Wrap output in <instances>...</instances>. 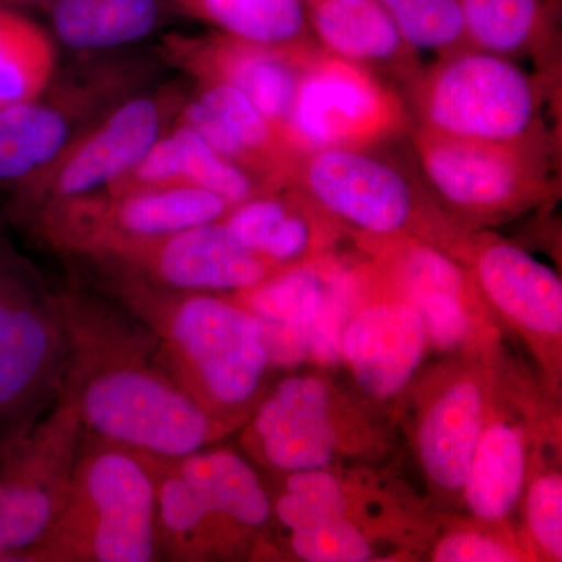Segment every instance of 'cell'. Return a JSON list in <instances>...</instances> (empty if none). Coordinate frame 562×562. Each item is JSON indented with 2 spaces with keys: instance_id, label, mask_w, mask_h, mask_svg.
Listing matches in <instances>:
<instances>
[{
  "instance_id": "obj_1",
  "label": "cell",
  "mask_w": 562,
  "mask_h": 562,
  "mask_svg": "<svg viewBox=\"0 0 562 562\" xmlns=\"http://www.w3.org/2000/svg\"><path fill=\"white\" fill-rule=\"evenodd\" d=\"M158 553L151 462L111 443L74 465L65 505L31 560L150 562Z\"/></svg>"
},
{
  "instance_id": "obj_2",
  "label": "cell",
  "mask_w": 562,
  "mask_h": 562,
  "mask_svg": "<svg viewBox=\"0 0 562 562\" xmlns=\"http://www.w3.org/2000/svg\"><path fill=\"white\" fill-rule=\"evenodd\" d=\"M68 347L60 306L0 236V452L24 439L49 406Z\"/></svg>"
},
{
  "instance_id": "obj_3",
  "label": "cell",
  "mask_w": 562,
  "mask_h": 562,
  "mask_svg": "<svg viewBox=\"0 0 562 562\" xmlns=\"http://www.w3.org/2000/svg\"><path fill=\"white\" fill-rule=\"evenodd\" d=\"M77 417L106 442L144 457H187L221 430L179 384L166 382L140 362H105L81 384Z\"/></svg>"
},
{
  "instance_id": "obj_4",
  "label": "cell",
  "mask_w": 562,
  "mask_h": 562,
  "mask_svg": "<svg viewBox=\"0 0 562 562\" xmlns=\"http://www.w3.org/2000/svg\"><path fill=\"white\" fill-rule=\"evenodd\" d=\"M168 316L166 353L181 390L213 417L249 403L271 362L257 317L206 294L177 299Z\"/></svg>"
},
{
  "instance_id": "obj_5",
  "label": "cell",
  "mask_w": 562,
  "mask_h": 562,
  "mask_svg": "<svg viewBox=\"0 0 562 562\" xmlns=\"http://www.w3.org/2000/svg\"><path fill=\"white\" fill-rule=\"evenodd\" d=\"M231 206L220 195L192 187L105 191L58 201L49 222L63 241L103 255L220 221Z\"/></svg>"
},
{
  "instance_id": "obj_6",
  "label": "cell",
  "mask_w": 562,
  "mask_h": 562,
  "mask_svg": "<svg viewBox=\"0 0 562 562\" xmlns=\"http://www.w3.org/2000/svg\"><path fill=\"white\" fill-rule=\"evenodd\" d=\"M0 452V561H29L68 495L76 408Z\"/></svg>"
},
{
  "instance_id": "obj_7",
  "label": "cell",
  "mask_w": 562,
  "mask_h": 562,
  "mask_svg": "<svg viewBox=\"0 0 562 562\" xmlns=\"http://www.w3.org/2000/svg\"><path fill=\"white\" fill-rule=\"evenodd\" d=\"M425 113L441 136L506 144L530 127L535 92L522 70L505 58L462 55L432 80Z\"/></svg>"
},
{
  "instance_id": "obj_8",
  "label": "cell",
  "mask_w": 562,
  "mask_h": 562,
  "mask_svg": "<svg viewBox=\"0 0 562 562\" xmlns=\"http://www.w3.org/2000/svg\"><path fill=\"white\" fill-rule=\"evenodd\" d=\"M183 291H247L271 277V262L243 246L224 222L195 225L110 251Z\"/></svg>"
},
{
  "instance_id": "obj_9",
  "label": "cell",
  "mask_w": 562,
  "mask_h": 562,
  "mask_svg": "<svg viewBox=\"0 0 562 562\" xmlns=\"http://www.w3.org/2000/svg\"><path fill=\"white\" fill-rule=\"evenodd\" d=\"M236 36L165 41V54L177 66L202 81H221L243 92L258 110L288 136L299 79L294 65L281 49ZM290 139V138H288Z\"/></svg>"
},
{
  "instance_id": "obj_10",
  "label": "cell",
  "mask_w": 562,
  "mask_h": 562,
  "mask_svg": "<svg viewBox=\"0 0 562 562\" xmlns=\"http://www.w3.org/2000/svg\"><path fill=\"white\" fill-rule=\"evenodd\" d=\"M162 111L149 98L133 99L110 114L95 131L72 144L32 181L58 201L91 194L131 171L157 143Z\"/></svg>"
},
{
  "instance_id": "obj_11",
  "label": "cell",
  "mask_w": 562,
  "mask_h": 562,
  "mask_svg": "<svg viewBox=\"0 0 562 562\" xmlns=\"http://www.w3.org/2000/svg\"><path fill=\"white\" fill-rule=\"evenodd\" d=\"M305 181L325 209L364 231L395 233L412 220L413 191L405 177L350 147L319 150L306 166Z\"/></svg>"
},
{
  "instance_id": "obj_12",
  "label": "cell",
  "mask_w": 562,
  "mask_h": 562,
  "mask_svg": "<svg viewBox=\"0 0 562 562\" xmlns=\"http://www.w3.org/2000/svg\"><path fill=\"white\" fill-rule=\"evenodd\" d=\"M251 435L262 460L279 471L328 468L338 450L330 392L317 376L284 380L261 403Z\"/></svg>"
},
{
  "instance_id": "obj_13",
  "label": "cell",
  "mask_w": 562,
  "mask_h": 562,
  "mask_svg": "<svg viewBox=\"0 0 562 562\" xmlns=\"http://www.w3.org/2000/svg\"><path fill=\"white\" fill-rule=\"evenodd\" d=\"M382 92L360 70L331 61L299 81L288 138L314 149L349 147L382 128Z\"/></svg>"
},
{
  "instance_id": "obj_14",
  "label": "cell",
  "mask_w": 562,
  "mask_h": 562,
  "mask_svg": "<svg viewBox=\"0 0 562 562\" xmlns=\"http://www.w3.org/2000/svg\"><path fill=\"white\" fill-rule=\"evenodd\" d=\"M427 341L412 303L391 301L361 310L342 331L341 349L362 391L384 401L412 380Z\"/></svg>"
},
{
  "instance_id": "obj_15",
  "label": "cell",
  "mask_w": 562,
  "mask_h": 562,
  "mask_svg": "<svg viewBox=\"0 0 562 562\" xmlns=\"http://www.w3.org/2000/svg\"><path fill=\"white\" fill-rule=\"evenodd\" d=\"M192 187L213 192L238 205L255 198V181L249 172L217 154L202 136L179 125L161 135L149 151L106 192Z\"/></svg>"
},
{
  "instance_id": "obj_16",
  "label": "cell",
  "mask_w": 562,
  "mask_h": 562,
  "mask_svg": "<svg viewBox=\"0 0 562 562\" xmlns=\"http://www.w3.org/2000/svg\"><path fill=\"white\" fill-rule=\"evenodd\" d=\"M422 162L442 198L464 209H502L524 183L522 168L505 144L439 135L422 147Z\"/></svg>"
},
{
  "instance_id": "obj_17",
  "label": "cell",
  "mask_w": 562,
  "mask_h": 562,
  "mask_svg": "<svg viewBox=\"0 0 562 562\" xmlns=\"http://www.w3.org/2000/svg\"><path fill=\"white\" fill-rule=\"evenodd\" d=\"M475 272L495 308L520 330L560 339L562 284L552 269L512 244H492L476 258Z\"/></svg>"
},
{
  "instance_id": "obj_18",
  "label": "cell",
  "mask_w": 562,
  "mask_h": 562,
  "mask_svg": "<svg viewBox=\"0 0 562 562\" xmlns=\"http://www.w3.org/2000/svg\"><path fill=\"white\" fill-rule=\"evenodd\" d=\"M333 281L316 269L301 268L247 290V310L261 324L269 360L292 364L312 353L317 319Z\"/></svg>"
},
{
  "instance_id": "obj_19",
  "label": "cell",
  "mask_w": 562,
  "mask_h": 562,
  "mask_svg": "<svg viewBox=\"0 0 562 562\" xmlns=\"http://www.w3.org/2000/svg\"><path fill=\"white\" fill-rule=\"evenodd\" d=\"M484 428V394L473 380H458L432 402L419 428V454L428 479L462 491Z\"/></svg>"
},
{
  "instance_id": "obj_20",
  "label": "cell",
  "mask_w": 562,
  "mask_h": 562,
  "mask_svg": "<svg viewBox=\"0 0 562 562\" xmlns=\"http://www.w3.org/2000/svg\"><path fill=\"white\" fill-rule=\"evenodd\" d=\"M194 494L205 519V531L214 517L247 528L262 527L271 517L268 492L257 472L231 450H210L166 460Z\"/></svg>"
},
{
  "instance_id": "obj_21",
  "label": "cell",
  "mask_w": 562,
  "mask_h": 562,
  "mask_svg": "<svg viewBox=\"0 0 562 562\" xmlns=\"http://www.w3.org/2000/svg\"><path fill=\"white\" fill-rule=\"evenodd\" d=\"M527 453L520 428L491 424L483 428L462 492L473 516L498 522L522 494Z\"/></svg>"
},
{
  "instance_id": "obj_22",
  "label": "cell",
  "mask_w": 562,
  "mask_h": 562,
  "mask_svg": "<svg viewBox=\"0 0 562 562\" xmlns=\"http://www.w3.org/2000/svg\"><path fill=\"white\" fill-rule=\"evenodd\" d=\"M310 14L322 43L350 60H387L405 43L380 0H310Z\"/></svg>"
},
{
  "instance_id": "obj_23",
  "label": "cell",
  "mask_w": 562,
  "mask_h": 562,
  "mask_svg": "<svg viewBox=\"0 0 562 562\" xmlns=\"http://www.w3.org/2000/svg\"><path fill=\"white\" fill-rule=\"evenodd\" d=\"M158 20L155 0H57L55 32L76 49H101L143 38Z\"/></svg>"
},
{
  "instance_id": "obj_24",
  "label": "cell",
  "mask_w": 562,
  "mask_h": 562,
  "mask_svg": "<svg viewBox=\"0 0 562 562\" xmlns=\"http://www.w3.org/2000/svg\"><path fill=\"white\" fill-rule=\"evenodd\" d=\"M68 122L36 101L0 110V180L29 181L65 149Z\"/></svg>"
},
{
  "instance_id": "obj_25",
  "label": "cell",
  "mask_w": 562,
  "mask_h": 562,
  "mask_svg": "<svg viewBox=\"0 0 562 562\" xmlns=\"http://www.w3.org/2000/svg\"><path fill=\"white\" fill-rule=\"evenodd\" d=\"M55 69V47L36 22L0 9V110L33 102Z\"/></svg>"
},
{
  "instance_id": "obj_26",
  "label": "cell",
  "mask_w": 562,
  "mask_h": 562,
  "mask_svg": "<svg viewBox=\"0 0 562 562\" xmlns=\"http://www.w3.org/2000/svg\"><path fill=\"white\" fill-rule=\"evenodd\" d=\"M227 35L266 46H294L305 32L301 0H171Z\"/></svg>"
},
{
  "instance_id": "obj_27",
  "label": "cell",
  "mask_w": 562,
  "mask_h": 562,
  "mask_svg": "<svg viewBox=\"0 0 562 562\" xmlns=\"http://www.w3.org/2000/svg\"><path fill=\"white\" fill-rule=\"evenodd\" d=\"M199 101L225 122L249 155L251 169L266 173L281 171L284 149L290 143L288 136L232 85L203 81Z\"/></svg>"
},
{
  "instance_id": "obj_28",
  "label": "cell",
  "mask_w": 562,
  "mask_h": 562,
  "mask_svg": "<svg viewBox=\"0 0 562 562\" xmlns=\"http://www.w3.org/2000/svg\"><path fill=\"white\" fill-rule=\"evenodd\" d=\"M465 35L492 52L520 49L543 24L549 0H460Z\"/></svg>"
},
{
  "instance_id": "obj_29",
  "label": "cell",
  "mask_w": 562,
  "mask_h": 562,
  "mask_svg": "<svg viewBox=\"0 0 562 562\" xmlns=\"http://www.w3.org/2000/svg\"><path fill=\"white\" fill-rule=\"evenodd\" d=\"M346 495L325 469L291 472L286 492L277 501V517L291 532L308 530L333 517L346 516Z\"/></svg>"
},
{
  "instance_id": "obj_30",
  "label": "cell",
  "mask_w": 562,
  "mask_h": 562,
  "mask_svg": "<svg viewBox=\"0 0 562 562\" xmlns=\"http://www.w3.org/2000/svg\"><path fill=\"white\" fill-rule=\"evenodd\" d=\"M403 40L417 49H442L465 35L460 0H384Z\"/></svg>"
},
{
  "instance_id": "obj_31",
  "label": "cell",
  "mask_w": 562,
  "mask_h": 562,
  "mask_svg": "<svg viewBox=\"0 0 562 562\" xmlns=\"http://www.w3.org/2000/svg\"><path fill=\"white\" fill-rule=\"evenodd\" d=\"M291 546L301 560L310 562H362L372 558L371 543L347 516L292 532Z\"/></svg>"
},
{
  "instance_id": "obj_32",
  "label": "cell",
  "mask_w": 562,
  "mask_h": 562,
  "mask_svg": "<svg viewBox=\"0 0 562 562\" xmlns=\"http://www.w3.org/2000/svg\"><path fill=\"white\" fill-rule=\"evenodd\" d=\"M406 297L419 313L432 346L450 350L465 341L471 321L462 302V291L420 290L406 292Z\"/></svg>"
},
{
  "instance_id": "obj_33",
  "label": "cell",
  "mask_w": 562,
  "mask_h": 562,
  "mask_svg": "<svg viewBox=\"0 0 562 562\" xmlns=\"http://www.w3.org/2000/svg\"><path fill=\"white\" fill-rule=\"evenodd\" d=\"M528 527L535 541L553 560L562 557V480L547 473L531 484L527 495Z\"/></svg>"
},
{
  "instance_id": "obj_34",
  "label": "cell",
  "mask_w": 562,
  "mask_h": 562,
  "mask_svg": "<svg viewBox=\"0 0 562 562\" xmlns=\"http://www.w3.org/2000/svg\"><path fill=\"white\" fill-rule=\"evenodd\" d=\"M432 560L439 562H509L519 554L495 539L476 532H454L436 547Z\"/></svg>"
}]
</instances>
